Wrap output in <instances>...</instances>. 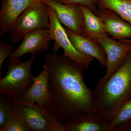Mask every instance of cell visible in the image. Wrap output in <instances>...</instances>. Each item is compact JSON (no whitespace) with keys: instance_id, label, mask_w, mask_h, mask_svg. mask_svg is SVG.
Returning <instances> with one entry per match:
<instances>
[{"instance_id":"obj_9","label":"cell","mask_w":131,"mask_h":131,"mask_svg":"<svg viewBox=\"0 0 131 131\" xmlns=\"http://www.w3.org/2000/svg\"><path fill=\"white\" fill-rule=\"evenodd\" d=\"M43 1L54 9L59 20L65 27L78 35L86 37L84 29V16L80 5H64L54 0Z\"/></svg>"},{"instance_id":"obj_3","label":"cell","mask_w":131,"mask_h":131,"mask_svg":"<svg viewBox=\"0 0 131 131\" xmlns=\"http://www.w3.org/2000/svg\"><path fill=\"white\" fill-rule=\"evenodd\" d=\"M15 117L31 131H65L43 105L31 104L23 100H11Z\"/></svg>"},{"instance_id":"obj_6","label":"cell","mask_w":131,"mask_h":131,"mask_svg":"<svg viewBox=\"0 0 131 131\" xmlns=\"http://www.w3.org/2000/svg\"><path fill=\"white\" fill-rule=\"evenodd\" d=\"M49 30L54 41L52 52L56 53L61 48L64 51L63 56L75 61L84 69H88L94 58L82 54L75 49L71 42L65 28L58 19L55 11L49 6Z\"/></svg>"},{"instance_id":"obj_23","label":"cell","mask_w":131,"mask_h":131,"mask_svg":"<svg viewBox=\"0 0 131 131\" xmlns=\"http://www.w3.org/2000/svg\"><path fill=\"white\" fill-rule=\"evenodd\" d=\"M121 42L123 43H128L131 44V39H124L122 40H119Z\"/></svg>"},{"instance_id":"obj_5","label":"cell","mask_w":131,"mask_h":131,"mask_svg":"<svg viewBox=\"0 0 131 131\" xmlns=\"http://www.w3.org/2000/svg\"><path fill=\"white\" fill-rule=\"evenodd\" d=\"M49 6L43 1L31 5L16 20L9 31L12 44L19 42L30 32L40 29H49Z\"/></svg>"},{"instance_id":"obj_12","label":"cell","mask_w":131,"mask_h":131,"mask_svg":"<svg viewBox=\"0 0 131 131\" xmlns=\"http://www.w3.org/2000/svg\"><path fill=\"white\" fill-rule=\"evenodd\" d=\"M64 27L71 42L78 51L96 59L102 66L106 67L105 52L96 39L78 35L67 27Z\"/></svg>"},{"instance_id":"obj_20","label":"cell","mask_w":131,"mask_h":131,"mask_svg":"<svg viewBox=\"0 0 131 131\" xmlns=\"http://www.w3.org/2000/svg\"><path fill=\"white\" fill-rule=\"evenodd\" d=\"M13 47L9 42L5 40L0 42V73L1 77L2 74V66L4 61L8 57L10 56Z\"/></svg>"},{"instance_id":"obj_18","label":"cell","mask_w":131,"mask_h":131,"mask_svg":"<svg viewBox=\"0 0 131 131\" xmlns=\"http://www.w3.org/2000/svg\"><path fill=\"white\" fill-rule=\"evenodd\" d=\"M15 117L11 100L1 94L0 95V131Z\"/></svg>"},{"instance_id":"obj_21","label":"cell","mask_w":131,"mask_h":131,"mask_svg":"<svg viewBox=\"0 0 131 131\" xmlns=\"http://www.w3.org/2000/svg\"><path fill=\"white\" fill-rule=\"evenodd\" d=\"M1 131H29L24 124L16 117L9 122Z\"/></svg>"},{"instance_id":"obj_1","label":"cell","mask_w":131,"mask_h":131,"mask_svg":"<svg viewBox=\"0 0 131 131\" xmlns=\"http://www.w3.org/2000/svg\"><path fill=\"white\" fill-rule=\"evenodd\" d=\"M45 63L49 71V97L43 105L61 124L82 115L95 114L92 90L85 83L83 69L68 57L46 54Z\"/></svg>"},{"instance_id":"obj_15","label":"cell","mask_w":131,"mask_h":131,"mask_svg":"<svg viewBox=\"0 0 131 131\" xmlns=\"http://www.w3.org/2000/svg\"><path fill=\"white\" fill-rule=\"evenodd\" d=\"M80 7L84 16L86 36L96 39L102 35L107 34L101 17L96 15L86 6L80 5Z\"/></svg>"},{"instance_id":"obj_16","label":"cell","mask_w":131,"mask_h":131,"mask_svg":"<svg viewBox=\"0 0 131 131\" xmlns=\"http://www.w3.org/2000/svg\"><path fill=\"white\" fill-rule=\"evenodd\" d=\"M97 6L113 10L131 25V0H98Z\"/></svg>"},{"instance_id":"obj_22","label":"cell","mask_w":131,"mask_h":131,"mask_svg":"<svg viewBox=\"0 0 131 131\" xmlns=\"http://www.w3.org/2000/svg\"><path fill=\"white\" fill-rule=\"evenodd\" d=\"M117 131H131V121L120 127Z\"/></svg>"},{"instance_id":"obj_11","label":"cell","mask_w":131,"mask_h":131,"mask_svg":"<svg viewBox=\"0 0 131 131\" xmlns=\"http://www.w3.org/2000/svg\"><path fill=\"white\" fill-rule=\"evenodd\" d=\"M99 16L103 21L104 28L115 40L131 39V25L117 13L107 8H98Z\"/></svg>"},{"instance_id":"obj_7","label":"cell","mask_w":131,"mask_h":131,"mask_svg":"<svg viewBox=\"0 0 131 131\" xmlns=\"http://www.w3.org/2000/svg\"><path fill=\"white\" fill-rule=\"evenodd\" d=\"M96 39L103 47L106 56V73L97 84H101L105 82L124 62L131 50V44L117 41L109 37L107 34Z\"/></svg>"},{"instance_id":"obj_14","label":"cell","mask_w":131,"mask_h":131,"mask_svg":"<svg viewBox=\"0 0 131 131\" xmlns=\"http://www.w3.org/2000/svg\"><path fill=\"white\" fill-rule=\"evenodd\" d=\"M65 131H107L108 124L95 114L82 115L62 124Z\"/></svg>"},{"instance_id":"obj_13","label":"cell","mask_w":131,"mask_h":131,"mask_svg":"<svg viewBox=\"0 0 131 131\" xmlns=\"http://www.w3.org/2000/svg\"><path fill=\"white\" fill-rule=\"evenodd\" d=\"M49 70L44 65L41 73L34 78L32 84L21 100L31 104L36 103L43 105L49 97Z\"/></svg>"},{"instance_id":"obj_10","label":"cell","mask_w":131,"mask_h":131,"mask_svg":"<svg viewBox=\"0 0 131 131\" xmlns=\"http://www.w3.org/2000/svg\"><path fill=\"white\" fill-rule=\"evenodd\" d=\"M43 0H2L0 11V37H4L19 16L28 7Z\"/></svg>"},{"instance_id":"obj_8","label":"cell","mask_w":131,"mask_h":131,"mask_svg":"<svg viewBox=\"0 0 131 131\" xmlns=\"http://www.w3.org/2000/svg\"><path fill=\"white\" fill-rule=\"evenodd\" d=\"M53 40L49 29H40L27 34L18 48L9 56V63L20 61L21 57L27 53L35 56L48 50Z\"/></svg>"},{"instance_id":"obj_2","label":"cell","mask_w":131,"mask_h":131,"mask_svg":"<svg viewBox=\"0 0 131 131\" xmlns=\"http://www.w3.org/2000/svg\"><path fill=\"white\" fill-rule=\"evenodd\" d=\"M95 114L108 124L118 108L131 98V50L119 68L92 90Z\"/></svg>"},{"instance_id":"obj_4","label":"cell","mask_w":131,"mask_h":131,"mask_svg":"<svg viewBox=\"0 0 131 131\" xmlns=\"http://www.w3.org/2000/svg\"><path fill=\"white\" fill-rule=\"evenodd\" d=\"M34 59L32 55L26 62L9 63L7 73L0 80L1 93L11 100H22L35 77L31 72Z\"/></svg>"},{"instance_id":"obj_19","label":"cell","mask_w":131,"mask_h":131,"mask_svg":"<svg viewBox=\"0 0 131 131\" xmlns=\"http://www.w3.org/2000/svg\"><path fill=\"white\" fill-rule=\"evenodd\" d=\"M55 1L64 5L78 4L84 5L91 9L96 15L99 16L98 8V0H54Z\"/></svg>"},{"instance_id":"obj_17","label":"cell","mask_w":131,"mask_h":131,"mask_svg":"<svg viewBox=\"0 0 131 131\" xmlns=\"http://www.w3.org/2000/svg\"><path fill=\"white\" fill-rule=\"evenodd\" d=\"M131 121V98L118 108L108 124L107 131H117L120 127Z\"/></svg>"}]
</instances>
